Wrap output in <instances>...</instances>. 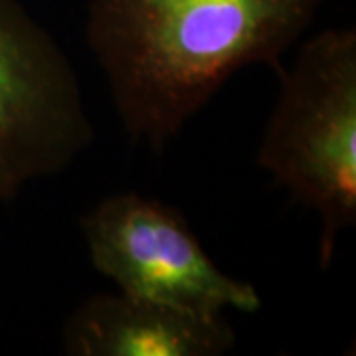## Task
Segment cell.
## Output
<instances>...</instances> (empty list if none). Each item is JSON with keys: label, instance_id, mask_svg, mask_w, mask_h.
<instances>
[{"label": "cell", "instance_id": "6da1fadb", "mask_svg": "<svg viewBox=\"0 0 356 356\" xmlns=\"http://www.w3.org/2000/svg\"><path fill=\"white\" fill-rule=\"evenodd\" d=\"M323 0H91L88 44L135 139L161 151L245 65L281 56Z\"/></svg>", "mask_w": 356, "mask_h": 356}, {"label": "cell", "instance_id": "7a4b0ae2", "mask_svg": "<svg viewBox=\"0 0 356 356\" xmlns=\"http://www.w3.org/2000/svg\"><path fill=\"white\" fill-rule=\"evenodd\" d=\"M280 102L269 117L257 165L317 212L321 267L337 238L356 224V32L325 30L281 70Z\"/></svg>", "mask_w": 356, "mask_h": 356}, {"label": "cell", "instance_id": "3957f363", "mask_svg": "<svg viewBox=\"0 0 356 356\" xmlns=\"http://www.w3.org/2000/svg\"><path fill=\"white\" fill-rule=\"evenodd\" d=\"M93 137L64 50L20 2L0 0V200L62 172Z\"/></svg>", "mask_w": 356, "mask_h": 356}, {"label": "cell", "instance_id": "277c9868", "mask_svg": "<svg viewBox=\"0 0 356 356\" xmlns=\"http://www.w3.org/2000/svg\"><path fill=\"white\" fill-rule=\"evenodd\" d=\"M81 229L93 267L125 295L212 317L261 307L254 285L226 275L172 206L121 192L97 204Z\"/></svg>", "mask_w": 356, "mask_h": 356}, {"label": "cell", "instance_id": "5b68a950", "mask_svg": "<svg viewBox=\"0 0 356 356\" xmlns=\"http://www.w3.org/2000/svg\"><path fill=\"white\" fill-rule=\"evenodd\" d=\"M62 339L72 356H220L236 332L224 315L102 293L67 317Z\"/></svg>", "mask_w": 356, "mask_h": 356}]
</instances>
